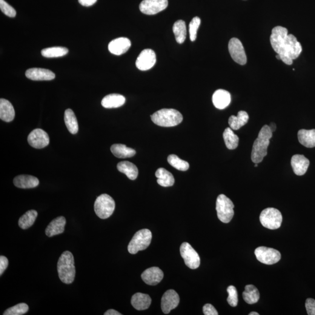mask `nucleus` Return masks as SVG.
I'll list each match as a JSON object with an SVG mask.
<instances>
[{
  "instance_id": "f257e3e1",
  "label": "nucleus",
  "mask_w": 315,
  "mask_h": 315,
  "mask_svg": "<svg viewBox=\"0 0 315 315\" xmlns=\"http://www.w3.org/2000/svg\"><path fill=\"white\" fill-rule=\"evenodd\" d=\"M270 40L275 52L285 64H293V60L297 59L302 52V46L296 37L288 34L287 29L284 27L277 26L274 28Z\"/></svg>"
},
{
  "instance_id": "f03ea898",
  "label": "nucleus",
  "mask_w": 315,
  "mask_h": 315,
  "mask_svg": "<svg viewBox=\"0 0 315 315\" xmlns=\"http://www.w3.org/2000/svg\"><path fill=\"white\" fill-rule=\"evenodd\" d=\"M273 132L268 125H265L260 130L258 137L253 143L251 159L254 164H259L267 156L268 148L270 144V140Z\"/></svg>"
},
{
  "instance_id": "7ed1b4c3",
  "label": "nucleus",
  "mask_w": 315,
  "mask_h": 315,
  "mask_svg": "<svg viewBox=\"0 0 315 315\" xmlns=\"http://www.w3.org/2000/svg\"><path fill=\"white\" fill-rule=\"evenodd\" d=\"M57 271L60 280L63 283H73L76 276V268L73 254L65 251L62 254L57 263Z\"/></svg>"
},
{
  "instance_id": "20e7f679",
  "label": "nucleus",
  "mask_w": 315,
  "mask_h": 315,
  "mask_svg": "<svg viewBox=\"0 0 315 315\" xmlns=\"http://www.w3.org/2000/svg\"><path fill=\"white\" fill-rule=\"evenodd\" d=\"M152 121L161 127H174L182 122L183 116L173 109H162L151 116Z\"/></svg>"
},
{
  "instance_id": "39448f33",
  "label": "nucleus",
  "mask_w": 315,
  "mask_h": 315,
  "mask_svg": "<svg viewBox=\"0 0 315 315\" xmlns=\"http://www.w3.org/2000/svg\"><path fill=\"white\" fill-rule=\"evenodd\" d=\"M115 209V202L110 195L103 194L95 200L94 204V210L97 216L101 219H107L113 213Z\"/></svg>"
},
{
  "instance_id": "423d86ee",
  "label": "nucleus",
  "mask_w": 315,
  "mask_h": 315,
  "mask_svg": "<svg viewBox=\"0 0 315 315\" xmlns=\"http://www.w3.org/2000/svg\"><path fill=\"white\" fill-rule=\"evenodd\" d=\"M151 240L152 233L148 229L137 232L128 244V252L131 254H136L139 251L145 250L150 245Z\"/></svg>"
},
{
  "instance_id": "0eeeda50",
  "label": "nucleus",
  "mask_w": 315,
  "mask_h": 315,
  "mask_svg": "<svg viewBox=\"0 0 315 315\" xmlns=\"http://www.w3.org/2000/svg\"><path fill=\"white\" fill-rule=\"evenodd\" d=\"M234 205L233 202L224 194H220L217 197L216 210L217 216L220 221L227 224L234 216Z\"/></svg>"
},
{
  "instance_id": "6e6552de",
  "label": "nucleus",
  "mask_w": 315,
  "mask_h": 315,
  "mask_svg": "<svg viewBox=\"0 0 315 315\" xmlns=\"http://www.w3.org/2000/svg\"><path fill=\"white\" fill-rule=\"evenodd\" d=\"M260 221L263 227L266 228L277 230L282 225V214L276 208H266L260 214Z\"/></svg>"
},
{
  "instance_id": "1a4fd4ad",
  "label": "nucleus",
  "mask_w": 315,
  "mask_h": 315,
  "mask_svg": "<svg viewBox=\"0 0 315 315\" xmlns=\"http://www.w3.org/2000/svg\"><path fill=\"white\" fill-rule=\"evenodd\" d=\"M254 254L260 262L268 265H274L279 262L282 257L279 251L265 246H260L256 248Z\"/></svg>"
},
{
  "instance_id": "9d476101",
  "label": "nucleus",
  "mask_w": 315,
  "mask_h": 315,
  "mask_svg": "<svg viewBox=\"0 0 315 315\" xmlns=\"http://www.w3.org/2000/svg\"><path fill=\"white\" fill-rule=\"evenodd\" d=\"M180 252L186 265L188 268L196 269L199 267L200 258L199 254L189 243H182L180 246Z\"/></svg>"
},
{
  "instance_id": "9b49d317",
  "label": "nucleus",
  "mask_w": 315,
  "mask_h": 315,
  "mask_svg": "<svg viewBox=\"0 0 315 315\" xmlns=\"http://www.w3.org/2000/svg\"><path fill=\"white\" fill-rule=\"evenodd\" d=\"M228 50L235 62L240 65H245L247 62L244 47L238 39L232 38L228 44Z\"/></svg>"
},
{
  "instance_id": "f8f14e48",
  "label": "nucleus",
  "mask_w": 315,
  "mask_h": 315,
  "mask_svg": "<svg viewBox=\"0 0 315 315\" xmlns=\"http://www.w3.org/2000/svg\"><path fill=\"white\" fill-rule=\"evenodd\" d=\"M168 0H143L140 4V10L146 15H155L167 8Z\"/></svg>"
},
{
  "instance_id": "ddd939ff",
  "label": "nucleus",
  "mask_w": 315,
  "mask_h": 315,
  "mask_svg": "<svg viewBox=\"0 0 315 315\" xmlns=\"http://www.w3.org/2000/svg\"><path fill=\"white\" fill-rule=\"evenodd\" d=\"M156 61V54L154 51L150 48H146L137 57L136 65L139 70L147 71L154 67Z\"/></svg>"
},
{
  "instance_id": "4468645a",
  "label": "nucleus",
  "mask_w": 315,
  "mask_h": 315,
  "mask_svg": "<svg viewBox=\"0 0 315 315\" xmlns=\"http://www.w3.org/2000/svg\"><path fill=\"white\" fill-rule=\"evenodd\" d=\"M28 142L31 147L42 149L49 144L50 139L46 131L41 128H36L29 134Z\"/></svg>"
},
{
  "instance_id": "2eb2a0df",
  "label": "nucleus",
  "mask_w": 315,
  "mask_h": 315,
  "mask_svg": "<svg viewBox=\"0 0 315 315\" xmlns=\"http://www.w3.org/2000/svg\"><path fill=\"white\" fill-rule=\"evenodd\" d=\"M180 302L179 295L173 290L166 291L161 299V308L165 314L170 312L178 306Z\"/></svg>"
},
{
  "instance_id": "dca6fc26",
  "label": "nucleus",
  "mask_w": 315,
  "mask_h": 315,
  "mask_svg": "<svg viewBox=\"0 0 315 315\" xmlns=\"http://www.w3.org/2000/svg\"><path fill=\"white\" fill-rule=\"evenodd\" d=\"M25 76L33 81H50L55 79L52 71L41 68H32L26 71Z\"/></svg>"
},
{
  "instance_id": "f3484780",
  "label": "nucleus",
  "mask_w": 315,
  "mask_h": 315,
  "mask_svg": "<svg viewBox=\"0 0 315 315\" xmlns=\"http://www.w3.org/2000/svg\"><path fill=\"white\" fill-rule=\"evenodd\" d=\"M131 42L127 38H119L113 40L109 44L108 48L111 53L119 56L125 54L129 50Z\"/></svg>"
},
{
  "instance_id": "a211bd4d",
  "label": "nucleus",
  "mask_w": 315,
  "mask_h": 315,
  "mask_svg": "<svg viewBox=\"0 0 315 315\" xmlns=\"http://www.w3.org/2000/svg\"><path fill=\"white\" fill-rule=\"evenodd\" d=\"M142 278L147 284L156 285L161 282L164 278V273L159 268L153 267L143 272Z\"/></svg>"
},
{
  "instance_id": "6ab92c4d",
  "label": "nucleus",
  "mask_w": 315,
  "mask_h": 315,
  "mask_svg": "<svg viewBox=\"0 0 315 315\" xmlns=\"http://www.w3.org/2000/svg\"><path fill=\"white\" fill-rule=\"evenodd\" d=\"M291 164L295 174L302 176L308 170L309 161L303 155L297 154L292 157Z\"/></svg>"
},
{
  "instance_id": "aec40b11",
  "label": "nucleus",
  "mask_w": 315,
  "mask_h": 315,
  "mask_svg": "<svg viewBox=\"0 0 315 315\" xmlns=\"http://www.w3.org/2000/svg\"><path fill=\"white\" fill-rule=\"evenodd\" d=\"M212 99L215 107L219 110H224L230 104L231 94L227 91L218 90L214 93Z\"/></svg>"
},
{
  "instance_id": "412c9836",
  "label": "nucleus",
  "mask_w": 315,
  "mask_h": 315,
  "mask_svg": "<svg viewBox=\"0 0 315 315\" xmlns=\"http://www.w3.org/2000/svg\"><path fill=\"white\" fill-rule=\"evenodd\" d=\"M65 224H66V220L64 217L56 218L51 220L50 224L48 225L46 229V234L48 237H52L64 233Z\"/></svg>"
},
{
  "instance_id": "4be33fe9",
  "label": "nucleus",
  "mask_w": 315,
  "mask_h": 315,
  "mask_svg": "<svg viewBox=\"0 0 315 315\" xmlns=\"http://www.w3.org/2000/svg\"><path fill=\"white\" fill-rule=\"evenodd\" d=\"M14 184L18 188L31 189L37 187L39 184V180L35 176L22 174L14 178Z\"/></svg>"
},
{
  "instance_id": "5701e85b",
  "label": "nucleus",
  "mask_w": 315,
  "mask_h": 315,
  "mask_svg": "<svg viewBox=\"0 0 315 315\" xmlns=\"http://www.w3.org/2000/svg\"><path fill=\"white\" fill-rule=\"evenodd\" d=\"M15 110L12 104L8 100L0 99V119L2 121L11 122L15 118Z\"/></svg>"
},
{
  "instance_id": "b1692460",
  "label": "nucleus",
  "mask_w": 315,
  "mask_h": 315,
  "mask_svg": "<svg viewBox=\"0 0 315 315\" xmlns=\"http://www.w3.org/2000/svg\"><path fill=\"white\" fill-rule=\"evenodd\" d=\"M126 98L122 94H108L103 98L101 104L107 109L117 108L125 104Z\"/></svg>"
},
{
  "instance_id": "393cba45",
  "label": "nucleus",
  "mask_w": 315,
  "mask_h": 315,
  "mask_svg": "<svg viewBox=\"0 0 315 315\" xmlns=\"http://www.w3.org/2000/svg\"><path fill=\"white\" fill-rule=\"evenodd\" d=\"M151 299L147 294L136 293L131 298V305L137 310H145L150 307L151 303Z\"/></svg>"
},
{
  "instance_id": "a878e982",
  "label": "nucleus",
  "mask_w": 315,
  "mask_h": 315,
  "mask_svg": "<svg viewBox=\"0 0 315 315\" xmlns=\"http://www.w3.org/2000/svg\"><path fill=\"white\" fill-rule=\"evenodd\" d=\"M117 168L120 173L125 174L130 180H135L138 176V168L133 163L128 161L120 162L117 164Z\"/></svg>"
},
{
  "instance_id": "bb28decb",
  "label": "nucleus",
  "mask_w": 315,
  "mask_h": 315,
  "mask_svg": "<svg viewBox=\"0 0 315 315\" xmlns=\"http://www.w3.org/2000/svg\"><path fill=\"white\" fill-rule=\"evenodd\" d=\"M298 138L300 144L307 148L315 147V129H301L298 133Z\"/></svg>"
},
{
  "instance_id": "cd10ccee",
  "label": "nucleus",
  "mask_w": 315,
  "mask_h": 315,
  "mask_svg": "<svg viewBox=\"0 0 315 315\" xmlns=\"http://www.w3.org/2000/svg\"><path fill=\"white\" fill-rule=\"evenodd\" d=\"M111 153L119 158H127L135 156L136 151L124 144H116L111 145Z\"/></svg>"
},
{
  "instance_id": "c85d7f7f",
  "label": "nucleus",
  "mask_w": 315,
  "mask_h": 315,
  "mask_svg": "<svg viewBox=\"0 0 315 315\" xmlns=\"http://www.w3.org/2000/svg\"><path fill=\"white\" fill-rule=\"evenodd\" d=\"M156 176L157 183L162 187H170L174 185V179L173 174L164 168H159L156 171Z\"/></svg>"
},
{
  "instance_id": "c756f323",
  "label": "nucleus",
  "mask_w": 315,
  "mask_h": 315,
  "mask_svg": "<svg viewBox=\"0 0 315 315\" xmlns=\"http://www.w3.org/2000/svg\"><path fill=\"white\" fill-rule=\"evenodd\" d=\"M249 115L245 111H239L237 116H231L229 119L228 123L233 130H239L248 123Z\"/></svg>"
},
{
  "instance_id": "7c9ffc66",
  "label": "nucleus",
  "mask_w": 315,
  "mask_h": 315,
  "mask_svg": "<svg viewBox=\"0 0 315 315\" xmlns=\"http://www.w3.org/2000/svg\"><path fill=\"white\" fill-rule=\"evenodd\" d=\"M64 122L68 130L70 131V133L76 134L78 133V122H77L75 113L70 109H68L65 111Z\"/></svg>"
},
{
  "instance_id": "2f4dec72",
  "label": "nucleus",
  "mask_w": 315,
  "mask_h": 315,
  "mask_svg": "<svg viewBox=\"0 0 315 315\" xmlns=\"http://www.w3.org/2000/svg\"><path fill=\"white\" fill-rule=\"evenodd\" d=\"M242 296L243 299L248 304H254L258 302L260 299L259 290L253 285L251 284L245 286Z\"/></svg>"
},
{
  "instance_id": "473e14b6",
  "label": "nucleus",
  "mask_w": 315,
  "mask_h": 315,
  "mask_svg": "<svg viewBox=\"0 0 315 315\" xmlns=\"http://www.w3.org/2000/svg\"><path fill=\"white\" fill-rule=\"evenodd\" d=\"M37 216H38V212L34 210L28 211L20 218L18 221L19 227L22 230H27L30 228L35 222Z\"/></svg>"
},
{
  "instance_id": "72a5a7b5",
  "label": "nucleus",
  "mask_w": 315,
  "mask_h": 315,
  "mask_svg": "<svg viewBox=\"0 0 315 315\" xmlns=\"http://www.w3.org/2000/svg\"><path fill=\"white\" fill-rule=\"evenodd\" d=\"M173 32L176 41L178 44L184 43L186 38V26L183 20H178L174 22L173 26Z\"/></svg>"
},
{
  "instance_id": "f704fd0d",
  "label": "nucleus",
  "mask_w": 315,
  "mask_h": 315,
  "mask_svg": "<svg viewBox=\"0 0 315 315\" xmlns=\"http://www.w3.org/2000/svg\"><path fill=\"white\" fill-rule=\"evenodd\" d=\"M226 147L229 150H235L239 144V137L233 132L231 128H227L223 133Z\"/></svg>"
},
{
  "instance_id": "c9c22d12",
  "label": "nucleus",
  "mask_w": 315,
  "mask_h": 315,
  "mask_svg": "<svg viewBox=\"0 0 315 315\" xmlns=\"http://www.w3.org/2000/svg\"><path fill=\"white\" fill-rule=\"evenodd\" d=\"M68 53V48L64 47H52L44 48L41 51L42 55L47 58H56L63 57Z\"/></svg>"
},
{
  "instance_id": "e433bc0d",
  "label": "nucleus",
  "mask_w": 315,
  "mask_h": 315,
  "mask_svg": "<svg viewBox=\"0 0 315 315\" xmlns=\"http://www.w3.org/2000/svg\"><path fill=\"white\" fill-rule=\"evenodd\" d=\"M168 162L172 167L176 168V170L181 171H186L189 168V164L188 162L183 161L176 156L172 154L168 157Z\"/></svg>"
},
{
  "instance_id": "4c0bfd02",
  "label": "nucleus",
  "mask_w": 315,
  "mask_h": 315,
  "mask_svg": "<svg viewBox=\"0 0 315 315\" xmlns=\"http://www.w3.org/2000/svg\"><path fill=\"white\" fill-rule=\"evenodd\" d=\"M28 310V305L26 304L25 303H21L7 309V310L4 312L3 315H22L27 313Z\"/></svg>"
},
{
  "instance_id": "58836bf2",
  "label": "nucleus",
  "mask_w": 315,
  "mask_h": 315,
  "mask_svg": "<svg viewBox=\"0 0 315 315\" xmlns=\"http://www.w3.org/2000/svg\"><path fill=\"white\" fill-rule=\"evenodd\" d=\"M201 24V19L198 16L194 17L189 24V33L191 42L196 41L197 31Z\"/></svg>"
},
{
  "instance_id": "ea45409f",
  "label": "nucleus",
  "mask_w": 315,
  "mask_h": 315,
  "mask_svg": "<svg viewBox=\"0 0 315 315\" xmlns=\"http://www.w3.org/2000/svg\"><path fill=\"white\" fill-rule=\"evenodd\" d=\"M228 297L227 302L233 307H236L238 303V298H237V292L236 288L233 285L229 286L227 288Z\"/></svg>"
},
{
  "instance_id": "a19ab883",
  "label": "nucleus",
  "mask_w": 315,
  "mask_h": 315,
  "mask_svg": "<svg viewBox=\"0 0 315 315\" xmlns=\"http://www.w3.org/2000/svg\"><path fill=\"white\" fill-rule=\"evenodd\" d=\"M0 9L5 15L11 18H14L16 15V10L4 0H0Z\"/></svg>"
},
{
  "instance_id": "79ce46f5",
  "label": "nucleus",
  "mask_w": 315,
  "mask_h": 315,
  "mask_svg": "<svg viewBox=\"0 0 315 315\" xmlns=\"http://www.w3.org/2000/svg\"><path fill=\"white\" fill-rule=\"evenodd\" d=\"M305 308L309 315H315V300L308 299L306 300Z\"/></svg>"
},
{
  "instance_id": "37998d69",
  "label": "nucleus",
  "mask_w": 315,
  "mask_h": 315,
  "mask_svg": "<svg viewBox=\"0 0 315 315\" xmlns=\"http://www.w3.org/2000/svg\"><path fill=\"white\" fill-rule=\"evenodd\" d=\"M203 313H204L205 315H219L216 308H215L213 305L210 304V303H207V304H205L203 306Z\"/></svg>"
},
{
  "instance_id": "c03bdc74",
  "label": "nucleus",
  "mask_w": 315,
  "mask_h": 315,
  "mask_svg": "<svg viewBox=\"0 0 315 315\" xmlns=\"http://www.w3.org/2000/svg\"><path fill=\"white\" fill-rule=\"evenodd\" d=\"M8 266V260L6 257L0 256V275L3 274Z\"/></svg>"
},
{
  "instance_id": "a18cd8bd",
  "label": "nucleus",
  "mask_w": 315,
  "mask_h": 315,
  "mask_svg": "<svg viewBox=\"0 0 315 315\" xmlns=\"http://www.w3.org/2000/svg\"><path fill=\"white\" fill-rule=\"evenodd\" d=\"M97 0H79V3L84 7H90L95 4Z\"/></svg>"
},
{
  "instance_id": "49530a36",
  "label": "nucleus",
  "mask_w": 315,
  "mask_h": 315,
  "mask_svg": "<svg viewBox=\"0 0 315 315\" xmlns=\"http://www.w3.org/2000/svg\"><path fill=\"white\" fill-rule=\"evenodd\" d=\"M105 315H122V314L119 313L114 309H110L104 314Z\"/></svg>"
},
{
  "instance_id": "de8ad7c7",
  "label": "nucleus",
  "mask_w": 315,
  "mask_h": 315,
  "mask_svg": "<svg viewBox=\"0 0 315 315\" xmlns=\"http://www.w3.org/2000/svg\"><path fill=\"white\" fill-rule=\"evenodd\" d=\"M269 127H270L271 131L272 132H274V131H276V125L274 123H271L270 124V126H268Z\"/></svg>"
},
{
  "instance_id": "09e8293b",
  "label": "nucleus",
  "mask_w": 315,
  "mask_h": 315,
  "mask_svg": "<svg viewBox=\"0 0 315 315\" xmlns=\"http://www.w3.org/2000/svg\"><path fill=\"white\" fill-rule=\"evenodd\" d=\"M259 314L256 312H252L249 315H259Z\"/></svg>"
},
{
  "instance_id": "8fccbe9b",
  "label": "nucleus",
  "mask_w": 315,
  "mask_h": 315,
  "mask_svg": "<svg viewBox=\"0 0 315 315\" xmlns=\"http://www.w3.org/2000/svg\"><path fill=\"white\" fill-rule=\"evenodd\" d=\"M276 58H277L278 60H281L280 56L279 55H278V54H277Z\"/></svg>"
},
{
  "instance_id": "3c124183",
  "label": "nucleus",
  "mask_w": 315,
  "mask_h": 315,
  "mask_svg": "<svg viewBox=\"0 0 315 315\" xmlns=\"http://www.w3.org/2000/svg\"><path fill=\"white\" fill-rule=\"evenodd\" d=\"M257 164H254V167H257V166H258V165H257Z\"/></svg>"
}]
</instances>
